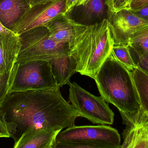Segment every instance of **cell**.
Returning <instances> with one entry per match:
<instances>
[{"label":"cell","instance_id":"7402d4cb","mask_svg":"<svg viewBox=\"0 0 148 148\" xmlns=\"http://www.w3.org/2000/svg\"><path fill=\"white\" fill-rule=\"evenodd\" d=\"M132 56L138 67L148 74V55L143 56L132 55Z\"/></svg>","mask_w":148,"mask_h":148},{"label":"cell","instance_id":"9c48e42d","mask_svg":"<svg viewBox=\"0 0 148 148\" xmlns=\"http://www.w3.org/2000/svg\"><path fill=\"white\" fill-rule=\"evenodd\" d=\"M66 0H54L31 7L17 24L14 33L21 34L29 30L45 26L58 16L66 14Z\"/></svg>","mask_w":148,"mask_h":148},{"label":"cell","instance_id":"8992f818","mask_svg":"<svg viewBox=\"0 0 148 148\" xmlns=\"http://www.w3.org/2000/svg\"><path fill=\"white\" fill-rule=\"evenodd\" d=\"M69 99L79 116L86 118L94 124L112 125L114 114L104 99L86 91L77 84L71 83Z\"/></svg>","mask_w":148,"mask_h":148},{"label":"cell","instance_id":"83f0119b","mask_svg":"<svg viewBox=\"0 0 148 148\" xmlns=\"http://www.w3.org/2000/svg\"><path fill=\"white\" fill-rule=\"evenodd\" d=\"M0 32L5 33V34H16L14 32L8 30L6 29V28H4V27L2 25L1 23H0Z\"/></svg>","mask_w":148,"mask_h":148},{"label":"cell","instance_id":"7c38bea8","mask_svg":"<svg viewBox=\"0 0 148 148\" xmlns=\"http://www.w3.org/2000/svg\"><path fill=\"white\" fill-rule=\"evenodd\" d=\"M21 48L19 36L0 32V75L11 70Z\"/></svg>","mask_w":148,"mask_h":148},{"label":"cell","instance_id":"6da1fadb","mask_svg":"<svg viewBox=\"0 0 148 148\" xmlns=\"http://www.w3.org/2000/svg\"><path fill=\"white\" fill-rule=\"evenodd\" d=\"M60 88L9 93L0 104V116L14 147L28 133L42 129L62 130L75 125L78 111L62 95Z\"/></svg>","mask_w":148,"mask_h":148},{"label":"cell","instance_id":"f1b7e54d","mask_svg":"<svg viewBox=\"0 0 148 148\" xmlns=\"http://www.w3.org/2000/svg\"><path fill=\"white\" fill-rule=\"evenodd\" d=\"M1 136L0 135V138H1Z\"/></svg>","mask_w":148,"mask_h":148},{"label":"cell","instance_id":"277c9868","mask_svg":"<svg viewBox=\"0 0 148 148\" xmlns=\"http://www.w3.org/2000/svg\"><path fill=\"white\" fill-rule=\"evenodd\" d=\"M121 139L118 131L106 125L76 126L60 131L55 148H119Z\"/></svg>","mask_w":148,"mask_h":148},{"label":"cell","instance_id":"7a4b0ae2","mask_svg":"<svg viewBox=\"0 0 148 148\" xmlns=\"http://www.w3.org/2000/svg\"><path fill=\"white\" fill-rule=\"evenodd\" d=\"M73 37L69 55L76 61L77 72L94 79L114 45L108 19L90 25L72 20Z\"/></svg>","mask_w":148,"mask_h":148},{"label":"cell","instance_id":"4316f807","mask_svg":"<svg viewBox=\"0 0 148 148\" xmlns=\"http://www.w3.org/2000/svg\"><path fill=\"white\" fill-rule=\"evenodd\" d=\"M28 3L30 7L38 4H45L53 1L54 0H26Z\"/></svg>","mask_w":148,"mask_h":148},{"label":"cell","instance_id":"5b68a950","mask_svg":"<svg viewBox=\"0 0 148 148\" xmlns=\"http://www.w3.org/2000/svg\"><path fill=\"white\" fill-rule=\"evenodd\" d=\"M44 26L37 27L19 35L21 48L16 62L48 61L69 54L68 44L59 43L49 37Z\"/></svg>","mask_w":148,"mask_h":148},{"label":"cell","instance_id":"d4e9b609","mask_svg":"<svg viewBox=\"0 0 148 148\" xmlns=\"http://www.w3.org/2000/svg\"><path fill=\"white\" fill-rule=\"evenodd\" d=\"M0 135L1 137L10 138L9 134L7 129V126L0 116Z\"/></svg>","mask_w":148,"mask_h":148},{"label":"cell","instance_id":"30bf717a","mask_svg":"<svg viewBox=\"0 0 148 148\" xmlns=\"http://www.w3.org/2000/svg\"><path fill=\"white\" fill-rule=\"evenodd\" d=\"M121 148H148V116L142 109L135 120H125Z\"/></svg>","mask_w":148,"mask_h":148},{"label":"cell","instance_id":"52a82bcc","mask_svg":"<svg viewBox=\"0 0 148 148\" xmlns=\"http://www.w3.org/2000/svg\"><path fill=\"white\" fill-rule=\"evenodd\" d=\"M17 63L10 92L60 87L56 84L47 61L37 60Z\"/></svg>","mask_w":148,"mask_h":148},{"label":"cell","instance_id":"8fae6325","mask_svg":"<svg viewBox=\"0 0 148 148\" xmlns=\"http://www.w3.org/2000/svg\"><path fill=\"white\" fill-rule=\"evenodd\" d=\"M30 8L26 0H0V23L14 33L17 24Z\"/></svg>","mask_w":148,"mask_h":148},{"label":"cell","instance_id":"5bb4252c","mask_svg":"<svg viewBox=\"0 0 148 148\" xmlns=\"http://www.w3.org/2000/svg\"><path fill=\"white\" fill-rule=\"evenodd\" d=\"M56 84L60 87L71 83V77L77 72L76 61L69 54L54 58L47 61Z\"/></svg>","mask_w":148,"mask_h":148},{"label":"cell","instance_id":"3957f363","mask_svg":"<svg viewBox=\"0 0 148 148\" xmlns=\"http://www.w3.org/2000/svg\"><path fill=\"white\" fill-rule=\"evenodd\" d=\"M94 80L101 96L118 109L122 119L137 118L142 108L131 71L111 53Z\"/></svg>","mask_w":148,"mask_h":148},{"label":"cell","instance_id":"484cf974","mask_svg":"<svg viewBox=\"0 0 148 148\" xmlns=\"http://www.w3.org/2000/svg\"><path fill=\"white\" fill-rule=\"evenodd\" d=\"M144 18H148V5L138 9L130 10ZM147 19V18H146Z\"/></svg>","mask_w":148,"mask_h":148},{"label":"cell","instance_id":"ba28073f","mask_svg":"<svg viewBox=\"0 0 148 148\" xmlns=\"http://www.w3.org/2000/svg\"><path fill=\"white\" fill-rule=\"evenodd\" d=\"M108 20L112 31L114 45L128 46L130 38L148 27V19L130 10L116 13L108 11Z\"/></svg>","mask_w":148,"mask_h":148},{"label":"cell","instance_id":"cb8c5ba5","mask_svg":"<svg viewBox=\"0 0 148 148\" xmlns=\"http://www.w3.org/2000/svg\"><path fill=\"white\" fill-rule=\"evenodd\" d=\"M130 10L138 9L148 5V0H130Z\"/></svg>","mask_w":148,"mask_h":148},{"label":"cell","instance_id":"d6986e66","mask_svg":"<svg viewBox=\"0 0 148 148\" xmlns=\"http://www.w3.org/2000/svg\"><path fill=\"white\" fill-rule=\"evenodd\" d=\"M17 62L16 63L13 68L0 75V104L10 93L14 83L17 70Z\"/></svg>","mask_w":148,"mask_h":148},{"label":"cell","instance_id":"9a60e30c","mask_svg":"<svg viewBox=\"0 0 148 148\" xmlns=\"http://www.w3.org/2000/svg\"><path fill=\"white\" fill-rule=\"evenodd\" d=\"M72 20L67 14L60 15L48 22L44 27L47 29L51 39L58 43L69 46L73 37Z\"/></svg>","mask_w":148,"mask_h":148},{"label":"cell","instance_id":"4fadbf2b","mask_svg":"<svg viewBox=\"0 0 148 148\" xmlns=\"http://www.w3.org/2000/svg\"><path fill=\"white\" fill-rule=\"evenodd\" d=\"M61 130L42 129L31 131L20 140L14 148H55L56 140Z\"/></svg>","mask_w":148,"mask_h":148},{"label":"cell","instance_id":"2e32d148","mask_svg":"<svg viewBox=\"0 0 148 148\" xmlns=\"http://www.w3.org/2000/svg\"><path fill=\"white\" fill-rule=\"evenodd\" d=\"M141 107L148 116V74L139 67L131 71Z\"/></svg>","mask_w":148,"mask_h":148},{"label":"cell","instance_id":"e0dca14e","mask_svg":"<svg viewBox=\"0 0 148 148\" xmlns=\"http://www.w3.org/2000/svg\"><path fill=\"white\" fill-rule=\"evenodd\" d=\"M111 54L118 61L131 72L138 68L132 57L129 46L124 45H114L111 50Z\"/></svg>","mask_w":148,"mask_h":148},{"label":"cell","instance_id":"44dd1931","mask_svg":"<svg viewBox=\"0 0 148 148\" xmlns=\"http://www.w3.org/2000/svg\"><path fill=\"white\" fill-rule=\"evenodd\" d=\"M108 11L116 13L123 10H130V0H104Z\"/></svg>","mask_w":148,"mask_h":148},{"label":"cell","instance_id":"603a6c76","mask_svg":"<svg viewBox=\"0 0 148 148\" xmlns=\"http://www.w3.org/2000/svg\"><path fill=\"white\" fill-rule=\"evenodd\" d=\"M88 0H66V14L70 13L74 7L84 6Z\"/></svg>","mask_w":148,"mask_h":148},{"label":"cell","instance_id":"ffe728a7","mask_svg":"<svg viewBox=\"0 0 148 148\" xmlns=\"http://www.w3.org/2000/svg\"><path fill=\"white\" fill-rule=\"evenodd\" d=\"M104 0H88L83 7L84 18L91 19L101 16L104 12Z\"/></svg>","mask_w":148,"mask_h":148},{"label":"cell","instance_id":"ac0fdd59","mask_svg":"<svg viewBox=\"0 0 148 148\" xmlns=\"http://www.w3.org/2000/svg\"><path fill=\"white\" fill-rule=\"evenodd\" d=\"M128 46L137 56L148 55V27L134 35L130 40Z\"/></svg>","mask_w":148,"mask_h":148}]
</instances>
